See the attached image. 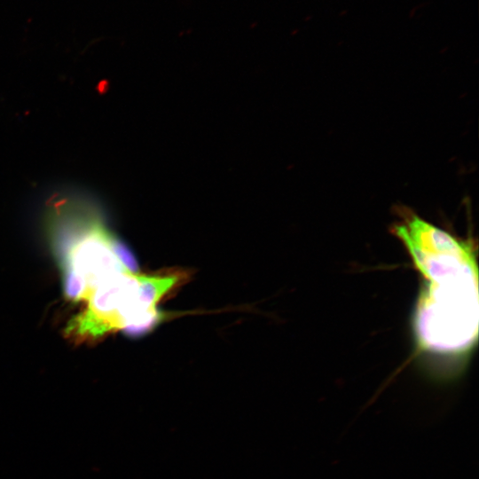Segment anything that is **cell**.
Returning a JSON list of instances; mask_svg holds the SVG:
<instances>
[{"label":"cell","instance_id":"cell-1","mask_svg":"<svg viewBox=\"0 0 479 479\" xmlns=\"http://www.w3.org/2000/svg\"><path fill=\"white\" fill-rule=\"evenodd\" d=\"M392 232L421 276L413 331L419 348L438 356H459L478 336V269L473 245L408 208Z\"/></svg>","mask_w":479,"mask_h":479},{"label":"cell","instance_id":"cell-2","mask_svg":"<svg viewBox=\"0 0 479 479\" xmlns=\"http://www.w3.org/2000/svg\"><path fill=\"white\" fill-rule=\"evenodd\" d=\"M64 288L68 299L76 302L83 298L85 291L84 281L70 268H65Z\"/></svg>","mask_w":479,"mask_h":479},{"label":"cell","instance_id":"cell-3","mask_svg":"<svg viewBox=\"0 0 479 479\" xmlns=\"http://www.w3.org/2000/svg\"><path fill=\"white\" fill-rule=\"evenodd\" d=\"M112 248L114 255L130 272L137 273V263L131 251L115 236L112 240Z\"/></svg>","mask_w":479,"mask_h":479}]
</instances>
